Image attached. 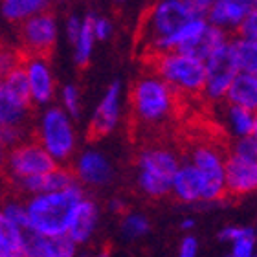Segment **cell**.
I'll return each mask as SVG.
<instances>
[{
  "label": "cell",
  "mask_w": 257,
  "mask_h": 257,
  "mask_svg": "<svg viewBox=\"0 0 257 257\" xmlns=\"http://www.w3.org/2000/svg\"><path fill=\"white\" fill-rule=\"evenodd\" d=\"M211 2L208 0H162L145 11L140 22L138 41L151 55L166 39L180 32L188 22L208 19Z\"/></svg>",
  "instance_id": "cell-1"
},
{
  "label": "cell",
  "mask_w": 257,
  "mask_h": 257,
  "mask_svg": "<svg viewBox=\"0 0 257 257\" xmlns=\"http://www.w3.org/2000/svg\"><path fill=\"white\" fill-rule=\"evenodd\" d=\"M228 43H230V39H228V35H226L224 30H220V28L211 26V24H209L208 30H206V33H204L202 37L198 39L193 46H189L186 52H182V54L191 55V57H195V59L204 61V63H206L211 55L217 54L220 48H224Z\"/></svg>",
  "instance_id": "cell-21"
},
{
  "label": "cell",
  "mask_w": 257,
  "mask_h": 257,
  "mask_svg": "<svg viewBox=\"0 0 257 257\" xmlns=\"http://www.w3.org/2000/svg\"><path fill=\"white\" fill-rule=\"evenodd\" d=\"M257 189V158L230 153L226 156V191L242 197Z\"/></svg>",
  "instance_id": "cell-11"
},
{
  "label": "cell",
  "mask_w": 257,
  "mask_h": 257,
  "mask_svg": "<svg viewBox=\"0 0 257 257\" xmlns=\"http://www.w3.org/2000/svg\"><path fill=\"white\" fill-rule=\"evenodd\" d=\"M197 252H198L197 239L191 235L184 237L182 242H180V248H178V257H197Z\"/></svg>",
  "instance_id": "cell-37"
},
{
  "label": "cell",
  "mask_w": 257,
  "mask_h": 257,
  "mask_svg": "<svg viewBox=\"0 0 257 257\" xmlns=\"http://www.w3.org/2000/svg\"><path fill=\"white\" fill-rule=\"evenodd\" d=\"M83 200L85 197L79 184H74L64 191L35 195L26 202L30 230L41 237L68 235L72 215Z\"/></svg>",
  "instance_id": "cell-2"
},
{
  "label": "cell",
  "mask_w": 257,
  "mask_h": 257,
  "mask_svg": "<svg viewBox=\"0 0 257 257\" xmlns=\"http://www.w3.org/2000/svg\"><path fill=\"white\" fill-rule=\"evenodd\" d=\"M171 193L186 204H198L204 200V182L200 173L191 162H184L173 178Z\"/></svg>",
  "instance_id": "cell-18"
},
{
  "label": "cell",
  "mask_w": 257,
  "mask_h": 257,
  "mask_svg": "<svg viewBox=\"0 0 257 257\" xmlns=\"http://www.w3.org/2000/svg\"><path fill=\"white\" fill-rule=\"evenodd\" d=\"M22 66L28 74L33 103H37V105L50 103L55 92V81L54 75H52V70H50L48 59L37 57V55L22 54Z\"/></svg>",
  "instance_id": "cell-12"
},
{
  "label": "cell",
  "mask_w": 257,
  "mask_h": 257,
  "mask_svg": "<svg viewBox=\"0 0 257 257\" xmlns=\"http://www.w3.org/2000/svg\"><path fill=\"white\" fill-rule=\"evenodd\" d=\"M151 68L153 74L166 81L173 90L186 94H204L206 88V63L198 61L191 55H184L178 52L153 55Z\"/></svg>",
  "instance_id": "cell-5"
},
{
  "label": "cell",
  "mask_w": 257,
  "mask_h": 257,
  "mask_svg": "<svg viewBox=\"0 0 257 257\" xmlns=\"http://www.w3.org/2000/svg\"><path fill=\"white\" fill-rule=\"evenodd\" d=\"M97 257H110V253H108V250H103L101 253H97Z\"/></svg>",
  "instance_id": "cell-41"
},
{
  "label": "cell",
  "mask_w": 257,
  "mask_h": 257,
  "mask_svg": "<svg viewBox=\"0 0 257 257\" xmlns=\"http://www.w3.org/2000/svg\"><path fill=\"white\" fill-rule=\"evenodd\" d=\"M149 231V220L140 213H128L121 222V233L127 239H138Z\"/></svg>",
  "instance_id": "cell-28"
},
{
  "label": "cell",
  "mask_w": 257,
  "mask_h": 257,
  "mask_svg": "<svg viewBox=\"0 0 257 257\" xmlns=\"http://www.w3.org/2000/svg\"><path fill=\"white\" fill-rule=\"evenodd\" d=\"M48 11V4L43 0H4L2 2V15L10 22H24L32 17Z\"/></svg>",
  "instance_id": "cell-23"
},
{
  "label": "cell",
  "mask_w": 257,
  "mask_h": 257,
  "mask_svg": "<svg viewBox=\"0 0 257 257\" xmlns=\"http://www.w3.org/2000/svg\"><path fill=\"white\" fill-rule=\"evenodd\" d=\"M239 37H244V39H248V41L257 43V4H255V8L250 11L248 19L244 21L241 30H239Z\"/></svg>",
  "instance_id": "cell-33"
},
{
  "label": "cell",
  "mask_w": 257,
  "mask_h": 257,
  "mask_svg": "<svg viewBox=\"0 0 257 257\" xmlns=\"http://www.w3.org/2000/svg\"><path fill=\"white\" fill-rule=\"evenodd\" d=\"M75 177L88 186H105L112 178L110 162L97 151H85L75 162Z\"/></svg>",
  "instance_id": "cell-17"
},
{
  "label": "cell",
  "mask_w": 257,
  "mask_h": 257,
  "mask_svg": "<svg viewBox=\"0 0 257 257\" xmlns=\"http://www.w3.org/2000/svg\"><path fill=\"white\" fill-rule=\"evenodd\" d=\"M253 257H257V255H253Z\"/></svg>",
  "instance_id": "cell-42"
},
{
  "label": "cell",
  "mask_w": 257,
  "mask_h": 257,
  "mask_svg": "<svg viewBox=\"0 0 257 257\" xmlns=\"http://www.w3.org/2000/svg\"><path fill=\"white\" fill-rule=\"evenodd\" d=\"M178 156L167 147L149 145L138 155V188L153 198L171 193L173 178L180 169Z\"/></svg>",
  "instance_id": "cell-4"
},
{
  "label": "cell",
  "mask_w": 257,
  "mask_h": 257,
  "mask_svg": "<svg viewBox=\"0 0 257 257\" xmlns=\"http://www.w3.org/2000/svg\"><path fill=\"white\" fill-rule=\"evenodd\" d=\"M239 68L244 74H257V43L244 37H235L231 41Z\"/></svg>",
  "instance_id": "cell-26"
},
{
  "label": "cell",
  "mask_w": 257,
  "mask_h": 257,
  "mask_svg": "<svg viewBox=\"0 0 257 257\" xmlns=\"http://www.w3.org/2000/svg\"><path fill=\"white\" fill-rule=\"evenodd\" d=\"M32 103H33L32 88H30L28 74L22 64L17 66L15 70H11L10 74L2 75V83H0V105L28 110Z\"/></svg>",
  "instance_id": "cell-16"
},
{
  "label": "cell",
  "mask_w": 257,
  "mask_h": 257,
  "mask_svg": "<svg viewBox=\"0 0 257 257\" xmlns=\"http://www.w3.org/2000/svg\"><path fill=\"white\" fill-rule=\"evenodd\" d=\"M191 164L197 167L204 182V200L206 204L219 202L228 195L226 191V158L209 144H197L189 153Z\"/></svg>",
  "instance_id": "cell-6"
},
{
  "label": "cell",
  "mask_w": 257,
  "mask_h": 257,
  "mask_svg": "<svg viewBox=\"0 0 257 257\" xmlns=\"http://www.w3.org/2000/svg\"><path fill=\"white\" fill-rule=\"evenodd\" d=\"M75 244L68 235L44 237L41 257H75Z\"/></svg>",
  "instance_id": "cell-27"
},
{
  "label": "cell",
  "mask_w": 257,
  "mask_h": 257,
  "mask_svg": "<svg viewBox=\"0 0 257 257\" xmlns=\"http://www.w3.org/2000/svg\"><path fill=\"white\" fill-rule=\"evenodd\" d=\"M119 96H121V85L119 81H114L112 85H108L101 103L97 105L96 112L92 116L88 128L90 138H101L116 128L119 121Z\"/></svg>",
  "instance_id": "cell-13"
},
{
  "label": "cell",
  "mask_w": 257,
  "mask_h": 257,
  "mask_svg": "<svg viewBox=\"0 0 257 257\" xmlns=\"http://www.w3.org/2000/svg\"><path fill=\"white\" fill-rule=\"evenodd\" d=\"M0 138H2V145L8 149H13L19 144H22V131L21 127H2L0 128Z\"/></svg>",
  "instance_id": "cell-34"
},
{
  "label": "cell",
  "mask_w": 257,
  "mask_h": 257,
  "mask_svg": "<svg viewBox=\"0 0 257 257\" xmlns=\"http://www.w3.org/2000/svg\"><path fill=\"white\" fill-rule=\"evenodd\" d=\"M96 13L88 11L85 17H83V30H81V35L77 39V43L74 44V59L77 66H86L88 61H90L92 48H94V43H96Z\"/></svg>",
  "instance_id": "cell-24"
},
{
  "label": "cell",
  "mask_w": 257,
  "mask_h": 257,
  "mask_svg": "<svg viewBox=\"0 0 257 257\" xmlns=\"http://www.w3.org/2000/svg\"><path fill=\"white\" fill-rule=\"evenodd\" d=\"M57 41V22L50 11L39 13L21 24L22 54L48 57Z\"/></svg>",
  "instance_id": "cell-10"
},
{
  "label": "cell",
  "mask_w": 257,
  "mask_h": 257,
  "mask_svg": "<svg viewBox=\"0 0 257 257\" xmlns=\"http://www.w3.org/2000/svg\"><path fill=\"white\" fill-rule=\"evenodd\" d=\"M19 226L0 219V257H24L26 237Z\"/></svg>",
  "instance_id": "cell-22"
},
{
  "label": "cell",
  "mask_w": 257,
  "mask_h": 257,
  "mask_svg": "<svg viewBox=\"0 0 257 257\" xmlns=\"http://www.w3.org/2000/svg\"><path fill=\"white\" fill-rule=\"evenodd\" d=\"M250 140L253 142V145H255V149H257V112H255V127H253V133H252V136H250Z\"/></svg>",
  "instance_id": "cell-40"
},
{
  "label": "cell",
  "mask_w": 257,
  "mask_h": 257,
  "mask_svg": "<svg viewBox=\"0 0 257 257\" xmlns=\"http://www.w3.org/2000/svg\"><path fill=\"white\" fill-rule=\"evenodd\" d=\"M4 167L11 182H19L24 178L54 171L59 166L39 142H22L8 151Z\"/></svg>",
  "instance_id": "cell-7"
},
{
  "label": "cell",
  "mask_w": 257,
  "mask_h": 257,
  "mask_svg": "<svg viewBox=\"0 0 257 257\" xmlns=\"http://www.w3.org/2000/svg\"><path fill=\"white\" fill-rule=\"evenodd\" d=\"M228 103L257 112V74H241L233 81L228 92Z\"/></svg>",
  "instance_id": "cell-20"
},
{
  "label": "cell",
  "mask_w": 257,
  "mask_h": 257,
  "mask_svg": "<svg viewBox=\"0 0 257 257\" xmlns=\"http://www.w3.org/2000/svg\"><path fill=\"white\" fill-rule=\"evenodd\" d=\"M228 257H230V255H228Z\"/></svg>",
  "instance_id": "cell-43"
},
{
  "label": "cell",
  "mask_w": 257,
  "mask_h": 257,
  "mask_svg": "<svg viewBox=\"0 0 257 257\" xmlns=\"http://www.w3.org/2000/svg\"><path fill=\"white\" fill-rule=\"evenodd\" d=\"M248 235H255V231L252 228H242V226H226L222 230L219 231V239L220 241H228V242H237L241 241L242 237H248Z\"/></svg>",
  "instance_id": "cell-31"
},
{
  "label": "cell",
  "mask_w": 257,
  "mask_h": 257,
  "mask_svg": "<svg viewBox=\"0 0 257 257\" xmlns=\"http://www.w3.org/2000/svg\"><path fill=\"white\" fill-rule=\"evenodd\" d=\"M81 30H83V17L70 15L68 21H66V35H68V41L72 44L77 43V39H79V35H81Z\"/></svg>",
  "instance_id": "cell-35"
},
{
  "label": "cell",
  "mask_w": 257,
  "mask_h": 257,
  "mask_svg": "<svg viewBox=\"0 0 257 257\" xmlns=\"http://www.w3.org/2000/svg\"><path fill=\"white\" fill-rule=\"evenodd\" d=\"M15 184L19 191L30 193L32 197L35 195H46V193H57L64 191V189L72 188L74 184H77V177L75 173H72L66 167H57L54 171L44 173V175H37V177H30Z\"/></svg>",
  "instance_id": "cell-15"
},
{
  "label": "cell",
  "mask_w": 257,
  "mask_h": 257,
  "mask_svg": "<svg viewBox=\"0 0 257 257\" xmlns=\"http://www.w3.org/2000/svg\"><path fill=\"white\" fill-rule=\"evenodd\" d=\"M255 253V235L242 237L241 241L231 244V255L230 257H253Z\"/></svg>",
  "instance_id": "cell-32"
},
{
  "label": "cell",
  "mask_w": 257,
  "mask_h": 257,
  "mask_svg": "<svg viewBox=\"0 0 257 257\" xmlns=\"http://www.w3.org/2000/svg\"><path fill=\"white\" fill-rule=\"evenodd\" d=\"M110 209H112L114 213H125L127 211V204L121 198H114V200H110Z\"/></svg>",
  "instance_id": "cell-38"
},
{
  "label": "cell",
  "mask_w": 257,
  "mask_h": 257,
  "mask_svg": "<svg viewBox=\"0 0 257 257\" xmlns=\"http://www.w3.org/2000/svg\"><path fill=\"white\" fill-rule=\"evenodd\" d=\"M255 4L257 2H250V0H215L209 8L208 22L224 32L226 30L239 32Z\"/></svg>",
  "instance_id": "cell-14"
},
{
  "label": "cell",
  "mask_w": 257,
  "mask_h": 257,
  "mask_svg": "<svg viewBox=\"0 0 257 257\" xmlns=\"http://www.w3.org/2000/svg\"><path fill=\"white\" fill-rule=\"evenodd\" d=\"M97 220H99V209H97L96 202L85 198L72 215L68 226V237L75 244H83L96 231Z\"/></svg>",
  "instance_id": "cell-19"
},
{
  "label": "cell",
  "mask_w": 257,
  "mask_h": 257,
  "mask_svg": "<svg viewBox=\"0 0 257 257\" xmlns=\"http://www.w3.org/2000/svg\"><path fill=\"white\" fill-rule=\"evenodd\" d=\"M175 103L177 92L155 74L140 77L131 88V108L144 125L164 123L175 110Z\"/></svg>",
  "instance_id": "cell-3"
},
{
  "label": "cell",
  "mask_w": 257,
  "mask_h": 257,
  "mask_svg": "<svg viewBox=\"0 0 257 257\" xmlns=\"http://www.w3.org/2000/svg\"><path fill=\"white\" fill-rule=\"evenodd\" d=\"M226 119H228V125H230L231 133L235 134L237 140H244L252 136L253 127H255V112L228 103Z\"/></svg>",
  "instance_id": "cell-25"
},
{
  "label": "cell",
  "mask_w": 257,
  "mask_h": 257,
  "mask_svg": "<svg viewBox=\"0 0 257 257\" xmlns=\"http://www.w3.org/2000/svg\"><path fill=\"white\" fill-rule=\"evenodd\" d=\"M61 99H63L64 112L68 114L70 118H79L81 114V97L79 90L74 85H66L61 92Z\"/></svg>",
  "instance_id": "cell-30"
},
{
  "label": "cell",
  "mask_w": 257,
  "mask_h": 257,
  "mask_svg": "<svg viewBox=\"0 0 257 257\" xmlns=\"http://www.w3.org/2000/svg\"><path fill=\"white\" fill-rule=\"evenodd\" d=\"M0 219L8 220L11 224L19 226L21 230H30V220H28V211L26 206H22L19 202H8L2 208Z\"/></svg>",
  "instance_id": "cell-29"
},
{
  "label": "cell",
  "mask_w": 257,
  "mask_h": 257,
  "mask_svg": "<svg viewBox=\"0 0 257 257\" xmlns=\"http://www.w3.org/2000/svg\"><path fill=\"white\" fill-rule=\"evenodd\" d=\"M193 226H195V220L189 219V217H188V219H184L182 222H180V228H182V230H191Z\"/></svg>",
  "instance_id": "cell-39"
},
{
  "label": "cell",
  "mask_w": 257,
  "mask_h": 257,
  "mask_svg": "<svg viewBox=\"0 0 257 257\" xmlns=\"http://www.w3.org/2000/svg\"><path fill=\"white\" fill-rule=\"evenodd\" d=\"M241 74L231 41L206 61V88L204 97L209 101H220L228 97L233 81Z\"/></svg>",
  "instance_id": "cell-9"
},
{
  "label": "cell",
  "mask_w": 257,
  "mask_h": 257,
  "mask_svg": "<svg viewBox=\"0 0 257 257\" xmlns=\"http://www.w3.org/2000/svg\"><path fill=\"white\" fill-rule=\"evenodd\" d=\"M94 30H96L97 41H107L112 35V30H114L112 21L107 19V17H96V26H94Z\"/></svg>",
  "instance_id": "cell-36"
},
{
  "label": "cell",
  "mask_w": 257,
  "mask_h": 257,
  "mask_svg": "<svg viewBox=\"0 0 257 257\" xmlns=\"http://www.w3.org/2000/svg\"><path fill=\"white\" fill-rule=\"evenodd\" d=\"M39 144L55 162L66 160L75 147V133L64 108L52 107L43 114L39 123Z\"/></svg>",
  "instance_id": "cell-8"
}]
</instances>
